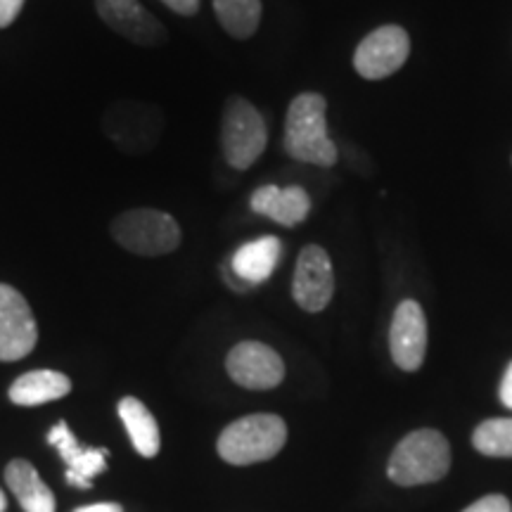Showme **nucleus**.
Returning a JSON list of instances; mask_svg holds the SVG:
<instances>
[{
  "label": "nucleus",
  "instance_id": "obj_1",
  "mask_svg": "<svg viewBox=\"0 0 512 512\" xmlns=\"http://www.w3.org/2000/svg\"><path fill=\"white\" fill-rule=\"evenodd\" d=\"M325 98L318 93H302L292 100L285 119L283 147L292 159L304 164L332 166L337 162V145L328 136Z\"/></svg>",
  "mask_w": 512,
  "mask_h": 512
},
{
  "label": "nucleus",
  "instance_id": "obj_2",
  "mask_svg": "<svg viewBox=\"0 0 512 512\" xmlns=\"http://www.w3.org/2000/svg\"><path fill=\"white\" fill-rule=\"evenodd\" d=\"M451 470V446L437 430H415L396 444L387 475L399 486L439 482Z\"/></svg>",
  "mask_w": 512,
  "mask_h": 512
},
{
  "label": "nucleus",
  "instance_id": "obj_3",
  "mask_svg": "<svg viewBox=\"0 0 512 512\" xmlns=\"http://www.w3.org/2000/svg\"><path fill=\"white\" fill-rule=\"evenodd\" d=\"M287 425L280 415L254 413L230 422L219 437V456L230 465H254L283 451Z\"/></svg>",
  "mask_w": 512,
  "mask_h": 512
},
{
  "label": "nucleus",
  "instance_id": "obj_4",
  "mask_svg": "<svg viewBox=\"0 0 512 512\" xmlns=\"http://www.w3.org/2000/svg\"><path fill=\"white\" fill-rule=\"evenodd\" d=\"M112 238L131 254L164 256L176 252L183 235L174 216L157 209H131L112 221Z\"/></svg>",
  "mask_w": 512,
  "mask_h": 512
},
{
  "label": "nucleus",
  "instance_id": "obj_5",
  "mask_svg": "<svg viewBox=\"0 0 512 512\" xmlns=\"http://www.w3.org/2000/svg\"><path fill=\"white\" fill-rule=\"evenodd\" d=\"M268 131L259 110L245 98H230L223 107L221 147L233 169L245 171L264 155Z\"/></svg>",
  "mask_w": 512,
  "mask_h": 512
},
{
  "label": "nucleus",
  "instance_id": "obj_6",
  "mask_svg": "<svg viewBox=\"0 0 512 512\" xmlns=\"http://www.w3.org/2000/svg\"><path fill=\"white\" fill-rule=\"evenodd\" d=\"M38 325L22 292L0 283V361L27 358L36 349Z\"/></svg>",
  "mask_w": 512,
  "mask_h": 512
},
{
  "label": "nucleus",
  "instance_id": "obj_7",
  "mask_svg": "<svg viewBox=\"0 0 512 512\" xmlns=\"http://www.w3.org/2000/svg\"><path fill=\"white\" fill-rule=\"evenodd\" d=\"M411 53V38L401 27H380L363 38L356 48L354 67L363 79L380 81L406 64Z\"/></svg>",
  "mask_w": 512,
  "mask_h": 512
},
{
  "label": "nucleus",
  "instance_id": "obj_8",
  "mask_svg": "<svg viewBox=\"0 0 512 512\" xmlns=\"http://www.w3.org/2000/svg\"><path fill=\"white\" fill-rule=\"evenodd\" d=\"M230 380L254 392L278 387L285 377V363L275 349L264 342H240L226 358Z\"/></svg>",
  "mask_w": 512,
  "mask_h": 512
},
{
  "label": "nucleus",
  "instance_id": "obj_9",
  "mask_svg": "<svg viewBox=\"0 0 512 512\" xmlns=\"http://www.w3.org/2000/svg\"><path fill=\"white\" fill-rule=\"evenodd\" d=\"M294 302L304 311L318 313L330 304L335 294V271L328 252L318 245H309L302 249L297 259L292 278Z\"/></svg>",
  "mask_w": 512,
  "mask_h": 512
},
{
  "label": "nucleus",
  "instance_id": "obj_10",
  "mask_svg": "<svg viewBox=\"0 0 512 512\" xmlns=\"http://www.w3.org/2000/svg\"><path fill=\"white\" fill-rule=\"evenodd\" d=\"M389 349L394 363L406 373H415L427 354V318L418 302L406 299L394 311L389 330Z\"/></svg>",
  "mask_w": 512,
  "mask_h": 512
},
{
  "label": "nucleus",
  "instance_id": "obj_11",
  "mask_svg": "<svg viewBox=\"0 0 512 512\" xmlns=\"http://www.w3.org/2000/svg\"><path fill=\"white\" fill-rule=\"evenodd\" d=\"M102 22L119 36L138 46H157L166 38V31L155 15H150L138 0H95Z\"/></svg>",
  "mask_w": 512,
  "mask_h": 512
},
{
  "label": "nucleus",
  "instance_id": "obj_12",
  "mask_svg": "<svg viewBox=\"0 0 512 512\" xmlns=\"http://www.w3.org/2000/svg\"><path fill=\"white\" fill-rule=\"evenodd\" d=\"M48 444L67 465V484L74 489H91L93 479L107 470V448H83L64 420L48 432Z\"/></svg>",
  "mask_w": 512,
  "mask_h": 512
},
{
  "label": "nucleus",
  "instance_id": "obj_13",
  "mask_svg": "<svg viewBox=\"0 0 512 512\" xmlns=\"http://www.w3.org/2000/svg\"><path fill=\"white\" fill-rule=\"evenodd\" d=\"M280 254H283V245H280L278 238H273V235L256 238L233 254L230 268L223 271V275L235 290H247V287L266 283L271 278L280 261Z\"/></svg>",
  "mask_w": 512,
  "mask_h": 512
},
{
  "label": "nucleus",
  "instance_id": "obj_14",
  "mask_svg": "<svg viewBox=\"0 0 512 512\" xmlns=\"http://www.w3.org/2000/svg\"><path fill=\"white\" fill-rule=\"evenodd\" d=\"M249 207H252L254 214L268 216V219H273L285 228H294L309 216L311 197L299 185H290V188L264 185V188L254 190Z\"/></svg>",
  "mask_w": 512,
  "mask_h": 512
},
{
  "label": "nucleus",
  "instance_id": "obj_15",
  "mask_svg": "<svg viewBox=\"0 0 512 512\" xmlns=\"http://www.w3.org/2000/svg\"><path fill=\"white\" fill-rule=\"evenodd\" d=\"M5 482L8 489L22 505L24 512H55L57 501L50 486L43 482L36 467L29 460H10L5 467Z\"/></svg>",
  "mask_w": 512,
  "mask_h": 512
},
{
  "label": "nucleus",
  "instance_id": "obj_16",
  "mask_svg": "<svg viewBox=\"0 0 512 512\" xmlns=\"http://www.w3.org/2000/svg\"><path fill=\"white\" fill-rule=\"evenodd\" d=\"M72 392V380L57 370H31L17 377L10 387V401L15 406H43V403L60 401Z\"/></svg>",
  "mask_w": 512,
  "mask_h": 512
},
{
  "label": "nucleus",
  "instance_id": "obj_17",
  "mask_svg": "<svg viewBox=\"0 0 512 512\" xmlns=\"http://www.w3.org/2000/svg\"><path fill=\"white\" fill-rule=\"evenodd\" d=\"M119 418L124 422L131 444L143 458H155L162 446V437H159V425L150 408L136 396H124L117 406Z\"/></svg>",
  "mask_w": 512,
  "mask_h": 512
},
{
  "label": "nucleus",
  "instance_id": "obj_18",
  "mask_svg": "<svg viewBox=\"0 0 512 512\" xmlns=\"http://www.w3.org/2000/svg\"><path fill=\"white\" fill-rule=\"evenodd\" d=\"M214 10L221 27L233 38H249L254 36L256 29H259V0H214Z\"/></svg>",
  "mask_w": 512,
  "mask_h": 512
},
{
  "label": "nucleus",
  "instance_id": "obj_19",
  "mask_svg": "<svg viewBox=\"0 0 512 512\" xmlns=\"http://www.w3.org/2000/svg\"><path fill=\"white\" fill-rule=\"evenodd\" d=\"M472 446L482 456L512 458V418L486 420L472 434Z\"/></svg>",
  "mask_w": 512,
  "mask_h": 512
},
{
  "label": "nucleus",
  "instance_id": "obj_20",
  "mask_svg": "<svg viewBox=\"0 0 512 512\" xmlns=\"http://www.w3.org/2000/svg\"><path fill=\"white\" fill-rule=\"evenodd\" d=\"M463 512H512V505L505 496L491 494V496L479 498L477 503L467 505Z\"/></svg>",
  "mask_w": 512,
  "mask_h": 512
},
{
  "label": "nucleus",
  "instance_id": "obj_21",
  "mask_svg": "<svg viewBox=\"0 0 512 512\" xmlns=\"http://www.w3.org/2000/svg\"><path fill=\"white\" fill-rule=\"evenodd\" d=\"M24 8V0H0V29H8Z\"/></svg>",
  "mask_w": 512,
  "mask_h": 512
},
{
  "label": "nucleus",
  "instance_id": "obj_22",
  "mask_svg": "<svg viewBox=\"0 0 512 512\" xmlns=\"http://www.w3.org/2000/svg\"><path fill=\"white\" fill-rule=\"evenodd\" d=\"M169 10H174L176 15L192 17L197 10H200V0H162Z\"/></svg>",
  "mask_w": 512,
  "mask_h": 512
},
{
  "label": "nucleus",
  "instance_id": "obj_23",
  "mask_svg": "<svg viewBox=\"0 0 512 512\" xmlns=\"http://www.w3.org/2000/svg\"><path fill=\"white\" fill-rule=\"evenodd\" d=\"M501 401H503L505 408H510V411H512V363H510L508 370H505V375H503Z\"/></svg>",
  "mask_w": 512,
  "mask_h": 512
},
{
  "label": "nucleus",
  "instance_id": "obj_24",
  "mask_svg": "<svg viewBox=\"0 0 512 512\" xmlns=\"http://www.w3.org/2000/svg\"><path fill=\"white\" fill-rule=\"evenodd\" d=\"M74 512H124L119 503H95V505H83Z\"/></svg>",
  "mask_w": 512,
  "mask_h": 512
},
{
  "label": "nucleus",
  "instance_id": "obj_25",
  "mask_svg": "<svg viewBox=\"0 0 512 512\" xmlns=\"http://www.w3.org/2000/svg\"><path fill=\"white\" fill-rule=\"evenodd\" d=\"M5 508H8V498H5L3 491H0V512H5Z\"/></svg>",
  "mask_w": 512,
  "mask_h": 512
}]
</instances>
